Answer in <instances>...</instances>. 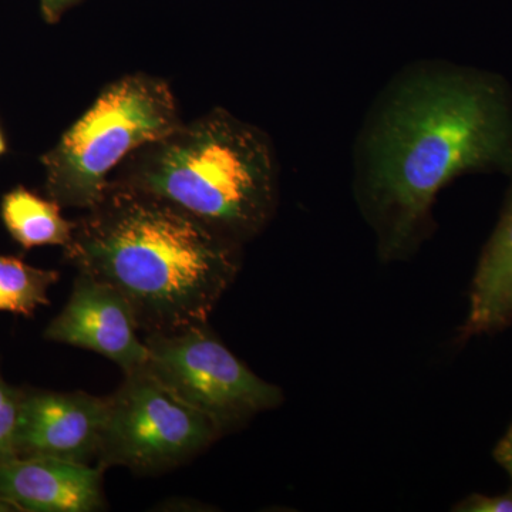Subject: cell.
Returning a JSON list of instances; mask_svg holds the SVG:
<instances>
[{"instance_id": "cell-1", "label": "cell", "mask_w": 512, "mask_h": 512, "mask_svg": "<svg viewBox=\"0 0 512 512\" xmlns=\"http://www.w3.org/2000/svg\"><path fill=\"white\" fill-rule=\"evenodd\" d=\"M357 198L384 259L419 247L439 192L466 174L512 175V89L501 74L424 60L384 87L355 148Z\"/></svg>"}, {"instance_id": "cell-2", "label": "cell", "mask_w": 512, "mask_h": 512, "mask_svg": "<svg viewBox=\"0 0 512 512\" xmlns=\"http://www.w3.org/2000/svg\"><path fill=\"white\" fill-rule=\"evenodd\" d=\"M63 256L119 291L150 335L207 323L241 271L242 247L157 198L110 184L76 220Z\"/></svg>"}, {"instance_id": "cell-3", "label": "cell", "mask_w": 512, "mask_h": 512, "mask_svg": "<svg viewBox=\"0 0 512 512\" xmlns=\"http://www.w3.org/2000/svg\"><path fill=\"white\" fill-rule=\"evenodd\" d=\"M110 184L157 198L244 247L274 220L279 164L262 128L214 107L138 148Z\"/></svg>"}, {"instance_id": "cell-4", "label": "cell", "mask_w": 512, "mask_h": 512, "mask_svg": "<svg viewBox=\"0 0 512 512\" xmlns=\"http://www.w3.org/2000/svg\"><path fill=\"white\" fill-rule=\"evenodd\" d=\"M183 121L173 87L163 77L128 73L106 84L40 158L47 197L62 208L90 210L134 151Z\"/></svg>"}, {"instance_id": "cell-5", "label": "cell", "mask_w": 512, "mask_h": 512, "mask_svg": "<svg viewBox=\"0 0 512 512\" xmlns=\"http://www.w3.org/2000/svg\"><path fill=\"white\" fill-rule=\"evenodd\" d=\"M220 437L214 421L141 366L124 373L119 389L107 396L96 461L106 470L160 474L187 463Z\"/></svg>"}, {"instance_id": "cell-6", "label": "cell", "mask_w": 512, "mask_h": 512, "mask_svg": "<svg viewBox=\"0 0 512 512\" xmlns=\"http://www.w3.org/2000/svg\"><path fill=\"white\" fill-rule=\"evenodd\" d=\"M144 343L148 372L214 421L222 436L284 402V392L248 369L208 322L150 333Z\"/></svg>"}, {"instance_id": "cell-7", "label": "cell", "mask_w": 512, "mask_h": 512, "mask_svg": "<svg viewBox=\"0 0 512 512\" xmlns=\"http://www.w3.org/2000/svg\"><path fill=\"white\" fill-rule=\"evenodd\" d=\"M133 311L119 291L79 272L69 301L47 326L43 338L92 350L119 365L124 373L144 366L148 349L137 335Z\"/></svg>"}, {"instance_id": "cell-8", "label": "cell", "mask_w": 512, "mask_h": 512, "mask_svg": "<svg viewBox=\"0 0 512 512\" xmlns=\"http://www.w3.org/2000/svg\"><path fill=\"white\" fill-rule=\"evenodd\" d=\"M106 410L107 396L23 390L16 456L90 464L97 458Z\"/></svg>"}, {"instance_id": "cell-9", "label": "cell", "mask_w": 512, "mask_h": 512, "mask_svg": "<svg viewBox=\"0 0 512 512\" xmlns=\"http://www.w3.org/2000/svg\"><path fill=\"white\" fill-rule=\"evenodd\" d=\"M106 468L49 457H13L0 463V495L25 512L106 510Z\"/></svg>"}, {"instance_id": "cell-10", "label": "cell", "mask_w": 512, "mask_h": 512, "mask_svg": "<svg viewBox=\"0 0 512 512\" xmlns=\"http://www.w3.org/2000/svg\"><path fill=\"white\" fill-rule=\"evenodd\" d=\"M512 323V183L493 234L481 251L460 338L494 335Z\"/></svg>"}, {"instance_id": "cell-11", "label": "cell", "mask_w": 512, "mask_h": 512, "mask_svg": "<svg viewBox=\"0 0 512 512\" xmlns=\"http://www.w3.org/2000/svg\"><path fill=\"white\" fill-rule=\"evenodd\" d=\"M0 217L10 237L23 249L66 247L72 241L76 221L62 215V207L28 188H13L3 195Z\"/></svg>"}, {"instance_id": "cell-12", "label": "cell", "mask_w": 512, "mask_h": 512, "mask_svg": "<svg viewBox=\"0 0 512 512\" xmlns=\"http://www.w3.org/2000/svg\"><path fill=\"white\" fill-rule=\"evenodd\" d=\"M60 272L36 268L16 256L0 255V312L32 318L40 306L50 305L49 289Z\"/></svg>"}, {"instance_id": "cell-13", "label": "cell", "mask_w": 512, "mask_h": 512, "mask_svg": "<svg viewBox=\"0 0 512 512\" xmlns=\"http://www.w3.org/2000/svg\"><path fill=\"white\" fill-rule=\"evenodd\" d=\"M23 389L10 386L0 375V463L16 456V431Z\"/></svg>"}, {"instance_id": "cell-14", "label": "cell", "mask_w": 512, "mask_h": 512, "mask_svg": "<svg viewBox=\"0 0 512 512\" xmlns=\"http://www.w3.org/2000/svg\"><path fill=\"white\" fill-rule=\"evenodd\" d=\"M458 512H512V488L498 495L471 494L454 505Z\"/></svg>"}, {"instance_id": "cell-15", "label": "cell", "mask_w": 512, "mask_h": 512, "mask_svg": "<svg viewBox=\"0 0 512 512\" xmlns=\"http://www.w3.org/2000/svg\"><path fill=\"white\" fill-rule=\"evenodd\" d=\"M82 2L83 0H40V12L49 25H56L66 12Z\"/></svg>"}, {"instance_id": "cell-16", "label": "cell", "mask_w": 512, "mask_h": 512, "mask_svg": "<svg viewBox=\"0 0 512 512\" xmlns=\"http://www.w3.org/2000/svg\"><path fill=\"white\" fill-rule=\"evenodd\" d=\"M494 458L507 471L512 483V424L507 433L504 434L503 439L498 441L497 447L494 450Z\"/></svg>"}, {"instance_id": "cell-17", "label": "cell", "mask_w": 512, "mask_h": 512, "mask_svg": "<svg viewBox=\"0 0 512 512\" xmlns=\"http://www.w3.org/2000/svg\"><path fill=\"white\" fill-rule=\"evenodd\" d=\"M6 148L8 146H6L5 136H3L2 130H0V156L6 153Z\"/></svg>"}]
</instances>
